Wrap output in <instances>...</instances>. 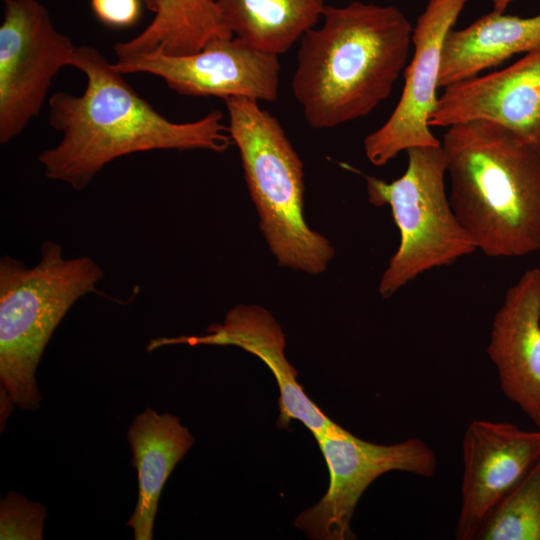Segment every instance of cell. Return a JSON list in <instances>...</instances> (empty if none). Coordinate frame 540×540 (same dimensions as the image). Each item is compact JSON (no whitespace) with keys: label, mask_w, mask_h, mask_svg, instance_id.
<instances>
[{"label":"cell","mask_w":540,"mask_h":540,"mask_svg":"<svg viewBox=\"0 0 540 540\" xmlns=\"http://www.w3.org/2000/svg\"><path fill=\"white\" fill-rule=\"evenodd\" d=\"M70 66L87 85L80 96L58 91L48 100L49 124L62 132L59 144L38 156L49 179L82 190L121 156L163 149L224 152L232 142L222 112L187 123L168 120L93 46H77Z\"/></svg>","instance_id":"6da1fadb"},{"label":"cell","mask_w":540,"mask_h":540,"mask_svg":"<svg viewBox=\"0 0 540 540\" xmlns=\"http://www.w3.org/2000/svg\"><path fill=\"white\" fill-rule=\"evenodd\" d=\"M300 39L291 88L314 129L359 119L386 100L405 69L412 25L394 6L326 5Z\"/></svg>","instance_id":"7a4b0ae2"},{"label":"cell","mask_w":540,"mask_h":540,"mask_svg":"<svg viewBox=\"0 0 540 540\" xmlns=\"http://www.w3.org/2000/svg\"><path fill=\"white\" fill-rule=\"evenodd\" d=\"M442 147L453 212L477 250L520 257L540 249V147L489 121L448 127Z\"/></svg>","instance_id":"3957f363"},{"label":"cell","mask_w":540,"mask_h":540,"mask_svg":"<svg viewBox=\"0 0 540 540\" xmlns=\"http://www.w3.org/2000/svg\"><path fill=\"white\" fill-rule=\"evenodd\" d=\"M103 270L90 257L65 259L45 241L41 259L27 268L10 256L0 260L1 400L36 410L42 396L36 371L54 330L72 305L95 290Z\"/></svg>","instance_id":"277c9868"},{"label":"cell","mask_w":540,"mask_h":540,"mask_svg":"<svg viewBox=\"0 0 540 540\" xmlns=\"http://www.w3.org/2000/svg\"><path fill=\"white\" fill-rule=\"evenodd\" d=\"M225 104L229 134L271 252L284 267L324 271L334 249L306 224L303 164L280 122L257 100L234 97Z\"/></svg>","instance_id":"5b68a950"},{"label":"cell","mask_w":540,"mask_h":540,"mask_svg":"<svg viewBox=\"0 0 540 540\" xmlns=\"http://www.w3.org/2000/svg\"><path fill=\"white\" fill-rule=\"evenodd\" d=\"M406 152L407 168L398 179L388 183L365 176L369 202L389 205L400 233L398 249L379 283L383 297L392 296L420 274L477 250L446 193L447 159L442 144Z\"/></svg>","instance_id":"8992f818"},{"label":"cell","mask_w":540,"mask_h":540,"mask_svg":"<svg viewBox=\"0 0 540 540\" xmlns=\"http://www.w3.org/2000/svg\"><path fill=\"white\" fill-rule=\"evenodd\" d=\"M315 439L329 470V487L317 504L294 521L311 539H354L350 523L355 508L365 490L382 474L401 471L431 478L437 471L435 451L419 438L376 444L334 423Z\"/></svg>","instance_id":"52a82bcc"},{"label":"cell","mask_w":540,"mask_h":540,"mask_svg":"<svg viewBox=\"0 0 540 540\" xmlns=\"http://www.w3.org/2000/svg\"><path fill=\"white\" fill-rule=\"evenodd\" d=\"M0 26V143L36 117L52 79L70 66L76 46L37 0H2Z\"/></svg>","instance_id":"ba28073f"},{"label":"cell","mask_w":540,"mask_h":540,"mask_svg":"<svg viewBox=\"0 0 540 540\" xmlns=\"http://www.w3.org/2000/svg\"><path fill=\"white\" fill-rule=\"evenodd\" d=\"M122 74L148 73L186 96L248 98L273 102L279 94L278 56L257 50L236 37L217 38L192 54L171 55L155 49L118 57Z\"/></svg>","instance_id":"9c48e42d"},{"label":"cell","mask_w":540,"mask_h":540,"mask_svg":"<svg viewBox=\"0 0 540 540\" xmlns=\"http://www.w3.org/2000/svg\"><path fill=\"white\" fill-rule=\"evenodd\" d=\"M468 1L429 0L418 17L401 97L388 120L363 142L373 165L383 166L410 148L441 145L430 130L429 119L438 99L443 43Z\"/></svg>","instance_id":"30bf717a"},{"label":"cell","mask_w":540,"mask_h":540,"mask_svg":"<svg viewBox=\"0 0 540 540\" xmlns=\"http://www.w3.org/2000/svg\"><path fill=\"white\" fill-rule=\"evenodd\" d=\"M461 505L457 540H478L510 492L540 461V429L509 422L472 420L462 440Z\"/></svg>","instance_id":"8fae6325"},{"label":"cell","mask_w":540,"mask_h":540,"mask_svg":"<svg viewBox=\"0 0 540 540\" xmlns=\"http://www.w3.org/2000/svg\"><path fill=\"white\" fill-rule=\"evenodd\" d=\"M496 123L540 147V50L512 65L450 86L438 97L430 127Z\"/></svg>","instance_id":"7c38bea8"},{"label":"cell","mask_w":540,"mask_h":540,"mask_svg":"<svg viewBox=\"0 0 540 540\" xmlns=\"http://www.w3.org/2000/svg\"><path fill=\"white\" fill-rule=\"evenodd\" d=\"M487 354L503 394L540 429V268L526 270L507 290Z\"/></svg>","instance_id":"4fadbf2b"},{"label":"cell","mask_w":540,"mask_h":540,"mask_svg":"<svg viewBox=\"0 0 540 540\" xmlns=\"http://www.w3.org/2000/svg\"><path fill=\"white\" fill-rule=\"evenodd\" d=\"M207 332L204 336L154 339L147 350L179 343L239 346L258 356L276 379L280 392L279 427L287 428L291 420H298L315 437L335 423L312 402L298 383L297 372L284 355V335L268 312L256 307H238L227 314L222 325H212Z\"/></svg>","instance_id":"5bb4252c"},{"label":"cell","mask_w":540,"mask_h":540,"mask_svg":"<svg viewBox=\"0 0 540 540\" xmlns=\"http://www.w3.org/2000/svg\"><path fill=\"white\" fill-rule=\"evenodd\" d=\"M127 440L138 477V500L127 526L135 540H151L161 491L194 438L178 417L147 408L135 416Z\"/></svg>","instance_id":"9a60e30c"},{"label":"cell","mask_w":540,"mask_h":540,"mask_svg":"<svg viewBox=\"0 0 540 540\" xmlns=\"http://www.w3.org/2000/svg\"><path fill=\"white\" fill-rule=\"evenodd\" d=\"M535 50H540V14L523 18L493 10L463 29L449 30L438 86L445 88Z\"/></svg>","instance_id":"2e32d148"},{"label":"cell","mask_w":540,"mask_h":540,"mask_svg":"<svg viewBox=\"0 0 540 540\" xmlns=\"http://www.w3.org/2000/svg\"><path fill=\"white\" fill-rule=\"evenodd\" d=\"M154 13L150 24L136 37L114 45L116 58L159 49L184 55L201 50L209 41L232 38L217 0H141Z\"/></svg>","instance_id":"e0dca14e"},{"label":"cell","mask_w":540,"mask_h":540,"mask_svg":"<svg viewBox=\"0 0 540 540\" xmlns=\"http://www.w3.org/2000/svg\"><path fill=\"white\" fill-rule=\"evenodd\" d=\"M232 35L274 55L287 52L322 18L325 0H217Z\"/></svg>","instance_id":"ac0fdd59"},{"label":"cell","mask_w":540,"mask_h":540,"mask_svg":"<svg viewBox=\"0 0 540 540\" xmlns=\"http://www.w3.org/2000/svg\"><path fill=\"white\" fill-rule=\"evenodd\" d=\"M478 540H540V461L499 505Z\"/></svg>","instance_id":"d6986e66"},{"label":"cell","mask_w":540,"mask_h":540,"mask_svg":"<svg viewBox=\"0 0 540 540\" xmlns=\"http://www.w3.org/2000/svg\"><path fill=\"white\" fill-rule=\"evenodd\" d=\"M46 511L38 502H31L24 496L10 492L1 501V540H40L43 538V524Z\"/></svg>","instance_id":"ffe728a7"},{"label":"cell","mask_w":540,"mask_h":540,"mask_svg":"<svg viewBox=\"0 0 540 540\" xmlns=\"http://www.w3.org/2000/svg\"><path fill=\"white\" fill-rule=\"evenodd\" d=\"M141 5V0H91V8L99 21L114 28L134 25L140 17Z\"/></svg>","instance_id":"44dd1931"},{"label":"cell","mask_w":540,"mask_h":540,"mask_svg":"<svg viewBox=\"0 0 540 540\" xmlns=\"http://www.w3.org/2000/svg\"><path fill=\"white\" fill-rule=\"evenodd\" d=\"M514 0H492L493 10L504 12L507 6Z\"/></svg>","instance_id":"7402d4cb"}]
</instances>
